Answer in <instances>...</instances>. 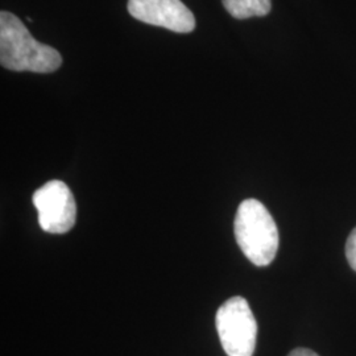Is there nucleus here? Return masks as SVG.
Masks as SVG:
<instances>
[{
  "label": "nucleus",
  "mask_w": 356,
  "mask_h": 356,
  "mask_svg": "<svg viewBox=\"0 0 356 356\" xmlns=\"http://www.w3.org/2000/svg\"><path fill=\"white\" fill-rule=\"evenodd\" d=\"M288 356H319L314 351L309 350V348H296Z\"/></svg>",
  "instance_id": "6e6552de"
},
{
  "label": "nucleus",
  "mask_w": 356,
  "mask_h": 356,
  "mask_svg": "<svg viewBox=\"0 0 356 356\" xmlns=\"http://www.w3.org/2000/svg\"><path fill=\"white\" fill-rule=\"evenodd\" d=\"M222 3L227 13L238 20L263 17L272 10L270 0H222Z\"/></svg>",
  "instance_id": "423d86ee"
},
{
  "label": "nucleus",
  "mask_w": 356,
  "mask_h": 356,
  "mask_svg": "<svg viewBox=\"0 0 356 356\" xmlns=\"http://www.w3.org/2000/svg\"><path fill=\"white\" fill-rule=\"evenodd\" d=\"M0 64L13 72L53 73L63 64V57L54 48L32 38L17 16L1 11Z\"/></svg>",
  "instance_id": "f257e3e1"
},
{
  "label": "nucleus",
  "mask_w": 356,
  "mask_h": 356,
  "mask_svg": "<svg viewBox=\"0 0 356 356\" xmlns=\"http://www.w3.org/2000/svg\"><path fill=\"white\" fill-rule=\"evenodd\" d=\"M216 330L229 356H252L257 338V323L248 302L235 296L216 312Z\"/></svg>",
  "instance_id": "7ed1b4c3"
},
{
  "label": "nucleus",
  "mask_w": 356,
  "mask_h": 356,
  "mask_svg": "<svg viewBox=\"0 0 356 356\" xmlns=\"http://www.w3.org/2000/svg\"><path fill=\"white\" fill-rule=\"evenodd\" d=\"M235 239L244 256L257 267L269 266L279 250V229L267 207L257 200H245L238 207Z\"/></svg>",
  "instance_id": "f03ea898"
},
{
  "label": "nucleus",
  "mask_w": 356,
  "mask_h": 356,
  "mask_svg": "<svg viewBox=\"0 0 356 356\" xmlns=\"http://www.w3.org/2000/svg\"><path fill=\"white\" fill-rule=\"evenodd\" d=\"M32 201L38 209L40 227L51 234H65L76 223V200L69 186L58 179L44 184Z\"/></svg>",
  "instance_id": "20e7f679"
},
{
  "label": "nucleus",
  "mask_w": 356,
  "mask_h": 356,
  "mask_svg": "<svg viewBox=\"0 0 356 356\" xmlns=\"http://www.w3.org/2000/svg\"><path fill=\"white\" fill-rule=\"evenodd\" d=\"M128 13L145 24L177 33H191L195 28L194 15L181 0H129Z\"/></svg>",
  "instance_id": "39448f33"
},
{
  "label": "nucleus",
  "mask_w": 356,
  "mask_h": 356,
  "mask_svg": "<svg viewBox=\"0 0 356 356\" xmlns=\"http://www.w3.org/2000/svg\"><path fill=\"white\" fill-rule=\"evenodd\" d=\"M346 256L351 268L356 270V229L350 234L346 244Z\"/></svg>",
  "instance_id": "0eeeda50"
}]
</instances>
